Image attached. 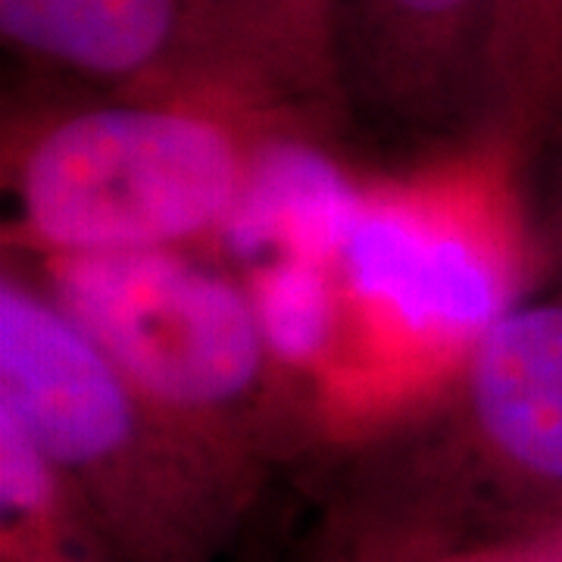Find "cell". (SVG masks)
<instances>
[{
    "label": "cell",
    "mask_w": 562,
    "mask_h": 562,
    "mask_svg": "<svg viewBox=\"0 0 562 562\" xmlns=\"http://www.w3.org/2000/svg\"><path fill=\"white\" fill-rule=\"evenodd\" d=\"M519 160L469 147L425 179L369 181L335 276L344 294V362L328 419L382 413V387H438L506 310L528 297V244L516 210ZM387 394V384H384Z\"/></svg>",
    "instance_id": "obj_1"
},
{
    "label": "cell",
    "mask_w": 562,
    "mask_h": 562,
    "mask_svg": "<svg viewBox=\"0 0 562 562\" xmlns=\"http://www.w3.org/2000/svg\"><path fill=\"white\" fill-rule=\"evenodd\" d=\"M562 128V0H494L487 144L525 162Z\"/></svg>",
    "instance_id": "obj_10"
},
{
    "label": "cell",
    "mask_w": 562,
    "mask_h": 562,
    "mask_svg": "<svg viewBox=\"0 0 562 562\" xmlns=\"http://www.w3.org/2000/svg\"><path fill=\"white\" fill-rule=\"evenodd\" d=\"M269 32L281 41L306 81L335 113L341 110V88L335 69V22L331 0H247Z\"/></svg>",
    "instance_id": "obj_12"
},
{
    "label": "cell",
    "mask_w": 562,
    "mask_h": 562,
    "mask_svg": "<svg viewBox=\"0 0 562 562\" xmlns=\"http://www.w3.org/2000/svg\"><path fill=\"white\" fill-rule=\"evenodd\" d=\"M341 103L438 147L491 135L494 0H331Z\"/></svg>",
    "instance_id": "obj_6"
},
{
    "label": "cell",
    "mask_w": 562,
    "mask_h": 562,
    "mask_svg": "<svg viewBox=\"0 0 562 562\" xmlns=\"http://www.w3.org/2000/svg\"><path fill=\"white\" fill-rule=\"evenodd\" d=\"M3 562H122L20 422L0 413Z\"/></svg>",
    "instance_id": "obj_11"
},
{
    "label": "cell",
    "mask_w": 562,
    "mask_h": 562,
    "mask_svg": "<svg viewBox=\"0 0 562 562\" xmlns=\"http://www.w3.org/2000/svg\"><path fill=\"white\" fill-rule=\"evenodd\" d=\"M269 122L179 101H32L7 138L13 232L38 257L181 250L213 238Z\"/></svg>",
    "instance_id": "obj_3"
},
{
    "label": "cell",
    "mask_w": 562,
    "mask_h": 562,
    "mask_svg": "<svg viewBox=\"0 0 562 562\" xmlns=\"http://www.w3.org/2000/svg\"><path fill=\"white\" fill-rule=\"evenodd\" d=\"M322 128L319 120H276L257 135L241 191L213 235L220 254L247 269L276 257L335 266L369 181L347 169Z\"/></svg>",
    "instance_id": "obj_8"
},
{
    "label": "cell",
    "mask_w": 562,
    "mask_h": 562,
    "mask_svg": "<svg viewBox=\"0 0 562 562\" xmlns=\"http://www.w3.org/2000/svg\"><path fill=\"white\" fill-rule=\"evenodd\" d=\"M0 413L20 422L122 562H216L260 484L140 401L54 297L10 269Z\"/></svg>",
    "instance_id": "obj_2"
},
{
    "label": "cell",
    "mask_w": 562,
    "mask_h": 562,
    "mask_svg": "<svg viewBox=\"0 0 562 562\" xmlns=\"http://www.w3.org/2000/svg\"><path fill=\"white\" fill-rule=\"evenodd\" d=\"M244 288L269 353L294 382L310 379L316 419L325 422L347 341L344 294L335 269L306 257H276L247 269Z\"/></svg>",
    "instance_id": "obj_9"
},
{
    "label": "cell",
    "mask_w": 562,
    "mask_h": 562,
    "mask_svg": "<svg viewBox=\"0 0 562 562\" xmlns=\"http://www.w3.org/2000/svg\"><path fill=\"white\" fill-rule=\"evenodd\" d=\"M443 428L479 487L562 497V291L528 294L475 341L447 382Z\"/></svg>",
    "instance_id": "obj_7"
},
{
    "label": "cell",
    "mask_w": 562,
    "mask_h": 562,
    "mask_svg": "<svg viewBox=\"0 0 562 562\" xmlns=\"http://www.w3.org/2000/svg\"><path fill=\"white\" fill-rule=\"evenodd\" d=\"M0 38L35 79L81 94L338 116L247 0H0Z\"/></svg>",
    "instance_id": "obj_5"
},
{
    "label": "cell",
    "mask_w": 562,
    "mask_h": 562,
    "mask_svg": "<svg viewBox=\"0 0 562 562\" xmlns=\"http://www.w3.org/2000/svg\"><path fill=\"white\" fill-rule=\"evenodd\" d=\"M550 254H553V262H557V269L562 272V184L560 191H557V198H553V213H550Z\"/></svg>",
    "instance_id": "obj_13"
},
{
    "label": "cell",
    "mask_w": 562,
    "mask_h": 562,
    "mask_svg": "<svg viewBox=\"0 0 562 562\" xmlns=\"http://www.w3.org/2000/svg\"><path fill=\"white\" fill-rule=\"evenodd\" d=\"M44 291L162 419L260 479L301 428L247 288L184 250L41 257Z\"/></svg>",
    "instance_id": "obj_4"
}]
</instances>
